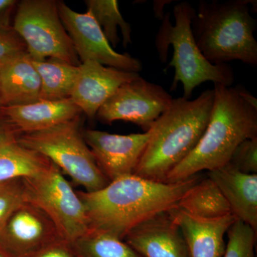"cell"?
Masks as SVG:
<instances>
[{"instance_id":"cell-13","label":"cell","mask_w":257,"mask_h":257,"mask_svg":"<svg viewBox=\"0 0 257 257\" xmlns=\"http://www.w3.org/2000/svg\"><path fill=\"white\" fill-rule=\"evenodd\" d=\"M139 76L92 61L82 62L70 99L89 119H94L101 106L121 85Z\"/></svg>"},{"instance_id":"cell-28","label":"cell","mask_w":257,"mask_h":257,"mask_svg":"<svg viewBox=\"0 0 257 257\" xmlns=\"http://www.w3.org/2000/svg\"><path fill=\"white\" fill-rule=\"evenodd\" d=\"M27 257H77V256L72 243L64 239H60Z\"/></svg>"},{"instance_id":"cell-12","label":"cell","mask_w":257,"mask_h":257,"mask_svg":"<svg viewBox=\"0 0 257 257\" xmlns=\"http://www.w3.org/2000/svg\"><path fill=\"white\" fill-rule=\"evenodd\" d=\"M82 134L98 167L109 182L134 175L150 136V132L120 135L90 128L83 130Z\"/></svg>"},{"instance_id":"cell-5","label":"cell","mask_w":257,"mask_h":257,"mask_svg":"<svg viewBox=\"0 0 257 257\" xmlns=\"http://www.w3.org/2000/svg\"><path fill=\"white\" fill-rule=\"evenodd\" d=\"M195 13L188 2L175 5V25L170 22V13L165 15L155 41L162 62L167 60L169 47H173V56L167 67L175 68L171 90H175L179 82L182 83V97L185 99H190L194 89L207 81L225 87H231L234 82V71L229 64H211L198 47L191 26Z\"/></svg>"},{"instance_id":"cell-31","label":"cell","mask_w":257,"mask_h":257,"mask_svg":"<svg viewBox=\"0 0 257 257\" xmlns=\"http://www.w3.org/2000/svg\"><path fill=\"white\" fill-rule=\"evenodd\" d=\"M3 107V101H2L1 91H0V110Z\"/></svg>"},{"instance_id":"cell-21","label":"cell","mask_w":257,"mask_h":257,"mask_svg":"<svg viewBox=\"0 0 257 257\" xmlns=\"http://www.w3.org/2000/svg\"><path fill=\"white\" fill-rule=\"evenodd\" d=\"M48 159L17 141L0 150V184L38 175L50 165Z\"/></svg>"},{"instance_id":"cell-18","label":"cell","mask_w":257,"mask_h":257,"mask_svg":"<svg viewBox=\"0 0 257 257\" xmlns=\"http://www.w3.org/2000/svg\"><path fill=\"white\" fill-rule=\"evenodd\" d=\"M0 91L3 106L40 100L41 80L27 52L0 65Z\"/></svg>"},{"instance_id":"cell-10","label":"cell","mask_w":257,"mask_h":257,"mask_svg":"<svg viewBox=\"0 0 257 257\" xmlns=\"http://www.w3.org/2000/svg\"><path fill=\"white\" fill-rule=\"evenodd\" d=\"M57 8L81 63L92 61L135 73L143 69L141 61L127 53H118L113 49L90 13H77L62 1H57Z\"/></svg>"},{"instance_id":"cell-22","label":"cell","mask_w":257,"mask_h":257,"mask_svg":"<svg viewBox=\"0 0 257 257\" xmlns=\"http://www.w3.org/2000/svg\"><path fill=\"white\" fill-rule=\"evenodd\" d=\"M88 13L92 15L100 27L106 40L113 47L117 46L120 39L118 28L121 30L124 47L132 43L131 26L120 13L116 0H86Z\"/></svg>"},{"instance_id":"cell-29","label":"cell","mask_w":257,"mask_h":257,"mask_svg":"<svg viewBox=\"0 0 257 257\" xmlns=\"http://www.w3.org/2000/svg\"><path fill=\"white\" fill-rule=\"evenodd\" d=\"M20 135L18 128L0 114V150L10 143L17 141Z\"/></svg>"},{"instance_id":"cell-32","label":"cell","mask_w":257,"mask_h":257,"mask_svg":"<svg viewBox=\"0 0 257 257\" xmlns=\"http://www.w3.org/2000/svg\"><path fill=\"white\" fill-rule=\"evenodd\" d=\"M0 257H8V256H7L6 254H5V253H3V251H1V250H0Z\"/></svg>"},{"instance_id":"cell-15","label":"cell","mask_w":257,"mask_h":257,"mask_svg":"<svg viewBox=\"0 0 257 257\" xmlns=\"http://www.w3.org/2000/svg\"><path fill=\"white\" fill-rule=\"evenodd\" d=\"M169 213L180 228L190 257L224 256L226 246L224 235L236 220L232 214L216 219H203L191 215L179 207Z\"/></svg>"},{"instance_id":"cell-27","label":"cell","mask_w":257,"mask_h":257,"mask_svg":"<svg viewBox=\"0 0 257 257\" xmlns=\"http://www.w3.org/2000/svg\"><path fill=\"white\" fill-rule=\"evenodd\" d=\"M25 52L26 45L13 28L0 30V65Z\"/></svg>"},{"instance_id":"cell-11","label":"cell","mask_w":257,"mask_h":257,"mask_svg":"<svg viewBox=\"0 0 257 257\" xmlns=\"http://www.w3.org/2000/svg\"><path fill=\"white\" fill-rule=\"evenodd\" d=\"M60 239H63L50 218L26 201L0 229V250L8 257H27Z\"/></svg>"},{"instance_id":"cell-2","label":"cell","mask_w":257,"mask_h":257,"mask_svg":"<svg viewBox=\"0 0 257 257\" xmlns=\"http://www.w3.org/2000/svg\"><path fill=\"white\" fill-rule=\"evenodd\" d=\"M210 119L197 147L173 169L166 182H177L204 170L227 165L240 144L257 137V109L236 87L214 84Z\"/></svg>"},{"instance_id":"cell-16","label":"cell","mask_w":257,"mask_h":257,"mask_svg":"<svg viewBox=\"0 0 257 257\" xmlns=\"http://www.w3.org/2000/svg\"><path fill=\"white\" fill-rule=\"evenodd\" d=\"M236 219L257 231V174H245L228 163L208 172Z\"/></svg>"},{"instance_id":"cell-23","label":"cell","mask_w":257,"mask_h":257,"mask_svg":"<svg viewBox=\"0 0 257 257\" xmlns=\"http://www.w3.org/2000/svg\"><path fill=\"white\" fill-rule=\"evenodd\" d=\"M77 257H143L124 240L89 229L72 242Z\"/></svg>"},{"instance_id":"cell-14","label":"cell","mask_w":257,"mask_h":257,"mask_svg":"<svg viewBox=\"0 0 257 257\" xmlns=\"http://www.w3.org/2000/svg\"><path fill=\"white\" fill-rule=\"evenodd\" d=\"M124 241L143 257H190L180 228L169 211L138 224Z\"/></svg>"},{"instance_id":"cell-24","label":"cell","mask_w":257,"mask_h":257,"mask_svg":"<svg viewBox=\"0 0 257 257\" xmlns=\"http://www.w3.org/2000/svg\"><path fill=\"white\" fill-rule=\"evenodd\" d=\"M227 234L228 243L223 257H256V232L251 226L236 219Z\"/></svg>"},{"instance_id":"cell-1","label":"cell","mask_w":257,"mask_h":257,"mask_svg":"<svg viewBox=\"0 0 257 257\" xmlns=\"http://www.w3.org/2000/svg\"><path fill=\"white\" fill-rule=\"evenodd\" d=\"M202 179L192 176L177 182H160L128 175L95 192H77L90 230L124 240L135 226L178 207L182 198Z\"/></svg>"},{"instance_id":"cell-6","label":"cell","mask_w":257,"mask_h":257,"mask_svg":"<svg viewBox=\"0 0 257 257\" xmlns=\"http://www.w3.org/2000/svg\"><path fill=\"white\" fill-rule=\"evenodd\" d=\"M18 143L46 157L85 192L99 190L110 182L84 140L81 116L42 131L21 134Z\"/></svg>"},{"instance_id":"cell-4","label":"cell","mask_w":257,"mask_h":257,"mask_svg":"<svg viewBox=\"0 0 257 257\" xmlns=\"http://www.w3.org/2000/svg\"><path fill=\"white\" fill-rule=\"evenodd\" d=\"M248 0L219 3L202 0L192 21L194 40L211 64L239 60L257 65L256 20L250 14Z\"/></svg>"},{"instance_id":"cell-26","label":"cell","mask_w":257,"mask_h":257,"mask_svg":"<svg viewBox=\"0 0 257 257\" xmlns=\"http://www.w3.org/2000/svg\"><path fill=\"white\" fill-rule=\"evenodd\" d=\"M229 163L243 173L256 174L257 137L245 140L240 144Z\"/></svg>"},{"instance_id":"cell-30","label":"cell","mask_w":257,"mask_h":257,"mask_svg":"<svg viewBox=\"0 0 257 257\" xmlns=\"http://www.w3.org/2000/svg\"><path fill=\"white\" fill-rule=\"evenodd\" d=\"M18 3L16 0H0V30L13 28L11 20Z\"/></svg>"},{"instance_id":"cell-19","label":"cell","mask_w":257,"mask_h":257,"mask_svg":"<svg viewBox=\"0 0 257 257\" xmlns=\"http://www.w3.org/2000/svg\"><path fill=\"white\" fill-rule=\"evenodd\" d=\"M179 209L203 219H216L231 214L220 189L210 178L202 179L179 202Z\"/></svg>"},{"instance_id":"cell-8","label":"cell","mask_w":257,"mask_h":257,"mask_svg":"<svg viewBox=\"0 0 257 257\" xmlns=\"http://www.w3.org/2000/svg\"><path fill=\"white\" fill-rule=\"evenodd\" d=\"M23 181L27 201L50 218L62 239L72 243L89 231L84 204L57 166L51 162L40 174Z\"/></svg>"},{"instance_id":"cell-20","label":"cell","mask_w":257,"mask_h":257,"mask_svg":"<svg viewBox=\"0 0 257 257\" xmlns=\"http://www.w3.org/2000/svg\"><path fill=\"white\" fill-rule=\"evenodd\" d=\"M32 61L41 80L40 100L70 99L79 66L54 59Z\"/></svg>"},{"instance_id":"cell-17","label":"cell","mask_w":257,"mask_h":257,"mask_svg":"<svg viewBox=\"0 0 257 257\" xmlns=\"http://www.w3.org/2000/svg\"><path fill=\"white\" fill-rule=\"evenodd\" d=\"M82 111L71 99L40 100L23 105L3 106L0 114L20 133H31L53 127L81 116Z\"/></svg>"},{"instance_id":"cell-9","label":"cell","mask_w":257,"mask_h":257,"mask_svg":"<svg viewBox=\"0 0 257 257\" xmlns=\"http://www.w3.org/2000/svg\"><path fill=\"white\" fill-rule=\"evenodd\" d=\"M172 100L163 87L139 76L121 85L101 106L96 118L106 124L118 120L132 122L147 133Z\"/></svg>"},{"instance_id":"cell-25","label":"cell","mask_w":257,"mask_h":257,"mask_svg":"<svg viewBox=\"0 0 257 257\" xmlns=\"http://www.w3.org/2000/svg\"><path fill=\"white\" fill-rule=\"evenodd\" d=\"M26 201L23 179L0 184V229L12 213Z\"/></svg>"},{"instance_id":"cell-7","label":"cell","mask_w":257,"mask_h":257,"mask_svg":"<svg viewBox=\"0 0 257 257\" xmlns=\"http://www.w3.org/2000/svg\"><path fill=\"white\" fill-rule=\"evenodd\" d=\"M12 27L25 42L32 60L54 59L74 66L81 64L61 20L57 1L18 2Z\"/></svg>"},{"instance_id":"cell-3","label":"cell","mask_w":257,"mask_h":257,"mask_svg":"<svg viewBox=\"0 0 257 257\" xmlns=\"http://www.w3.org/2000/svg\"><path fill=\"white\" fill-rule=\"evenodd\" d=\"M214 96V90L207 89L194 100L173 99L148 131L150 139L134 175L166 182L171 171L200 141L210 119Z\"/></svg>"}]
</instances>
